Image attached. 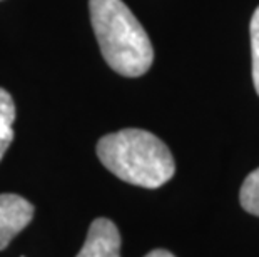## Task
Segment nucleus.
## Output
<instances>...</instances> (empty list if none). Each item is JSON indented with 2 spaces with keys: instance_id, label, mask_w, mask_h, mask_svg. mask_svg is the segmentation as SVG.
Here are the masks:
<instances>
[{
  "instance_id": "f257e3e1",
  "label": "nucleus",
  "mask_w": 259,
  "mask_h": 257,
  "mask_svg": "<svg viewBox=\"0 0 259 257\" xmlns=\"http://www.w3.org/2000/svg\"><path fill=\"white\" fill-rule=\"evenodd\" d=\"M91 24L102 57L125 77L144 75L154 62L151 39L122 0H89Z\"/></svg>"
},
{
  "instance_id": "f03ea898",
  "label": "nucleus",
  "mask_w": 259,
  "mask_h": 257,
  "mask_svg": "<svg viewBox=\"0 0 259 257\" xmlns=\"http://www.w3.org/2000/svg\"><path fill=\"white\" fill-rule=\"evenodd\" d=\"M97 157L115 177L146 189L161 187L176 172L169 147L142 129H124L104 135L97 142Z\"/></svg>"
},
{
  "instance_id": "7ed1b4c3",
  "label": "nucleus",
  "mask_w": 259,
  "mask_h": 257,
  "mask_svg": "<svg viewBox=\"0 0 259 257\" xmlns=\"http://www.w3.org/2000/svg\"><path fill=\"white\" fill-rule=\"evenodd\" d=\"M34 217V205L17 194H0V250H4Z\"/></svg>"
},
{
  "instance_id": "20e7f679",
  "label": "nucleus",
  "mask_w": 259,
  "mask_h": 257,
  "mask_svg": "<svg viewBox=\"0 0 259 257\" xmlns=\"http://www.w3.org/2000/svg\"><path fill=\"white\" fill-rule=\"evenodd\" d=\"M77 257H120V234L109 219H96Z\"/></svg>"
},
{
  "instance_id": "39448f33",
  "label": "nucleus",
  "mask_w": 259,
  "mask_h": 257,
  "mask_svg": "<svg viewBox=\"0 0 259 257\" xmlns=\"http://www.w3.org/2000/svg\"><path fill=\"white\" fill-rule=\"evenodd\" d=\"M15 104L7 90L0 89V161L14 140Z\"/></svg>"
},
{
  "instance_id": "423d86ee",
  "label": "nucleus",
  "mask_w": 259,
  "mask_h": 257,
  "mask_svg": "<svg viewBox=\"0 0 259 257\" xmlns=\"http://www.w3.org/2000/svg\"><path fill=\"white\" fill-rule=\"evenodd\" d=\"M239 200L246 212L259 217V167L244 179L241 185Z\"/></svg>"
},
{
  "instance_id": "0eeeda50",
  "label": "nucleus",
  "mask_w": 259,
  "mask_h": 257,
  "mask_svg": "<svg viewBox=\"0 0 259 257\" xmlns=\"http://www.w3.org/2000/svg\"><path fill=\"white\" fill-rule=\"evenodd\" d=\"M251 35V59H252V82L259 95V7L254 10L249 25Z\"/></svg>"
},
{
  "instance_id": "6e6552de",
  "label": "nucleus",
  "mask_w": 259,
  "mask_h": 257,
  "mask_svg": "<svg viewBox=\"0 0 259 257\" xmlns=\"http://www.w3.org/2000/svg\"><path fill=\"white\" fill-rule=\"evenodd\" d=\"M146 257H176L174 254H170L169 250H164V249H156L152 252H149Z\"/></svg>"
}]
</instances>
